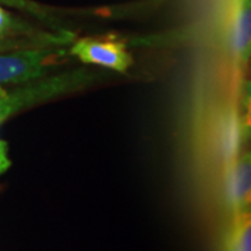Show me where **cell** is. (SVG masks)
<instances>
[{
    "mask_svg": "<svg viewBox=\"0 0 251 251\" xmlns=\"http://www.w3.org/2000/svg\"><path fill=\"white\" fill-rule=\"evenodd\" d=\"M225 251H251L250 209L233 214L232 224L226 233Z\"/></svg>",
    "mask_w": 251,
    "mask_h": 251,
    "instance_id": "obj_6",
    "label": "cell"
},
{
    "mask_svg": "<svg viewBox=\"0 0 251 251\" xmlns=\"http://www.w3.org/2000/svg\"><path fill=\"white\" fill-rule=\"evenodd\" d=\"M70 54L62 45L28 48L0 54V84H27L38 80Z\"/></svg>",
    "mask_w": 251,
    "mask_h": 251,
    "instance_id": "obj_1",
    "label": "cell"
},
{
    "mask_svg": "<svg viewBox=\"0 0 251 251\" xmlns=\"http://www.w3.org/2000/svg\"><path fill=\"white\" fill-rule=\"evenodd\" d=\"M90 78L91 74L88 73H64L45 81H36L34 84L24 85L21 90L14 91L13 94H6L4 97H0V123L20 109L62 94L64 91L74 90L81 84L88 82Z\"/></svg>",
    "mask_w": 251,
    "mask_h": 251,
    "instance_id": "obj_2",
    "label": "cell"
},
{
    "mask_svg": "<svg viewBox=\"0 0 251 251\" xmlns=\"http://www.w3.org/2000/svg\"><path fill=\"white\" fill-rule=\"evenodd\" d=\"M1 4L9 6L13 9L20 10V11H25L29 16L35 17L41 23H44L46 27L52 28L54 32H62V34H69L66 29H63L57 21V18L54 17L50 11H48L45 7H42L41 4L35 3L34 0H0Z\"/></svg>",
    "mask_w": 251,
    "mask_h": 251,
    "instance_id": "obj_7",
    "label": "cell"
},
{
    "mask_svg": "<svg viewBox=\"0 0 251 251\" xmlns=\"http://www.w3.org/2000/svg\"><path fill=\"white\" fill-rule=\"evenodd\" d=\"M224 23L226 42L232 53L239 62H247L251 41L250 0H229Z\"/></svg>",
    "mask_w": 251,
    "mask_h": 251,
    "instance_id": "obj_4",
    "label": "cell"
},
{
    "mask_svg": "<svg viewBox=\"0 0 251 251\" xmlns=\"http://www.w3.org/2000/svg\"><path fill=\"white\" fill-rule=\"evenodd\" d=\"M6 94H7V92H6V91H4L3 88H1V87H0V97H4Z\"/></svg>",
    "mask_w": 251,
    "mask_h": 251,
    "instance_id": "obj_9",
    "label": "cell"
},
{
    "mask_svg": "<svg viewBox=\"0 0 251 251\" xmlns=\"http://www.w3.org/2000/svg\"><path fill=\"white\" fill-rule=\"evenodd\" d=\"M11 165L7 155V143L0 140V175L7 171Z\"/></svg>",
    "mask_w": 251,
    "mask_h": 251,
    "instance_id": "obj_8",
    "label": "cell"
},
{
    "mask_svg": "<svg viewBox=\"0 0 251 251\" xmlns=\"http://www.w3.org/2000/svg\"><path fill=\"white\" fill-rule=\"evenodd\" d=\"M70 54L78 57L82 63L98 64L119 73L126 72L133 63L125 44L112 36L78 39L72 46Z\"/></svg>",
    "mask_w": 251,
    "mask_h": 251,
    "instance_id": "obj_3",
    "label": "cell"
},
{
    "mask_svg": "<svg viewBox=\"0 0 251 251\" xmlns=\"http://www.w3.org/2000/svg\"><path fill=\"white\" fill-rule=\"evenodd\" d=\"M250 155L244 153L234 159L226 175V198L233 214L250 208Z\"/></svg>",
    "mask_w": 251,
    "mask_h": 251,
    "instance_id": "obj_5",
    "label": "cell"
}]
</instances>
